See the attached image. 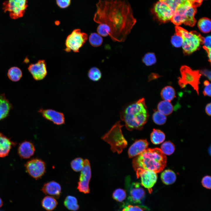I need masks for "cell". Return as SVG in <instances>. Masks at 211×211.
<instances>
[{"label": "cell", "instance_id": "6da1fadb", "mask_svg": "<svg viewBox=\"0 0 211 211\" xmlns=\"http://www.w3.org/2000/svg\"><path fill=\"white\" fill-rule=\"evenodd\" d=\"M96 5L94 21L109 27L113 41L124 42L137 22L128 0H99Z\"/></svg>", "mask_w": 211, "mask_h": 211}, {"label": "cell", "instance_id": "7a4b0ae2", "mask_svg": "<svg viewBox=\"0 0 211 211\" xmlns=\"http://www.w3.org/2000/svg\"><path fill=\"white\" fill-rule=\"evenodd\" d=\"M149 117V112L144 98L125 106L120 113V119L125 122L127 129L130 131L142 130Z\"/></svg>", "mask_w": 211, "mask_h": 211}, {"label": "cell", "instance_id": "3957f363", "mask_svg": "<svg viewBox=\"0 0 211 211\" xmlns=\"http://www.w3.org/2000/svg\"><path fill=\"white\" fill-rule=\"evenodd\" d=\"M166 157L160 149L148 148L135 156L132 164L135 171L141 168L157 173L163 170L166 166Z\"/></svg>", "mask_w": 211, "mask_h": 211}, {"label": "cell", "instance_id": "277c9868", "mask_svg": "<svg viewBox=\"0 0 211 211\" xmlns=\"http://www.w3.org/2000/svg\"><path fill=\"white\" fill-rule=\"evenodd\" d=\"M196 12V8L193 6L189 1L186 0L176 9L171 20L176 26L183 23L192 27L196 22L195 18Z\"/></svg>", "mask_w": 211, "mask_h": 211}, {"label": "cell", "instance_id": "5b68a950", "mask_svg": "<svg viewBox=\"0 0 211 211\" xmlns=\"http://www.w3.org/2000/svg\"><path fill=\"white\" fill-rule=\"evenodd\" d=\"M176 33L181 36L183 40L182 47L186 55H190L198 49L203 44L204 38L195 31L188 32L178 26L175 27Z\"/></svg>", "mask_w": 211, "mask_h": 211}, {"label": "cell", "instance_id": "8992f818", "mask_svg": "<svg viewBox=\"0 0 211 211\" xmlns=\"http://www.w3.org/2000/svg\"><path fill=\"white\" fill-rule=\"evenodd\" d=\"M120 121L117 122L101 139L108 143L111 146V149L113 152L118 154L122 152L127 145V142L122 133Z\"/></svg>", "mask_w": 211, "mask_h": 211}, {"label": "cell", "instance_id": "52a82bcc", "mask_svg": "<svg viewBox=\"0 0 211 211\" xmlns=\"http://www.w3.org/2000/svg\"><path fill=\"white\" fill-rule=\"evenodd\" d=\"M181 77L178 78V84L181 88L187 84L190 85L199 95V85L201 75L198 70H193L186 66H182L180 69Z\"/></svg>", "mask_w": 211, "mask_h": 211}, {"label": "cell", "instance_id": "ba28073f", "mask_svg": "<svg viewBox=\"0 0 211 211\" xmlns=\"http://www.w3.org/2000/svg\"><path fill=\"white\" fill-rule=\"evenodd\" d=\"M3 4L4 11H8L11 18L15 19L23 16L28 6V0H8Z\"/></svg>", "mask_w": 211, "mask_h": 211}, {"label": "cell", "instance_id": "9c48e42d", "mask_svg": "<svg viewBox=\"0 0 211 211\" xmlns=\"http://www.w3.org/2000/svg\"><path fill=\"white\" fill-rule=\"evenodd\" d=\"M88 38L87 34L81 32L79 29H76L67 37L65 42L67 52L72 50L74 52H79V49L85 43Z\"/></svg>", "mask_w": 211, "mask_h": 211}, {"label": "cell", "instance_id": "30bf717a", "mask_svg": "<svg viewBox=\"0 0 211 211\" xmlns=\"http://www.w3.org/2000/svg\"><path fill=\"white\" fill-rule=\"evenodd\" d=\"M151 12L157 19L162 23L171 20L174 13L168 5L160 0L155 4Z\"/></svg>", "mask_w": 211, "mask_h": 211}, {"label": "cell", "instance_id": "8fae6325", "mask_svg": "<svg viewBox=\"0 0 211 211\" xmlns=\"http://www.w3.org/2000/svg\"><path fill=\"white\" fill-rule=\"evenodd\" d=\"M135 171L137 178H141V185L146 188L149 193L151 194L152 192V188L157 181V173L150 170L141 168H137Z\"/></svg>", "mask_w": 211, "mask_h": 211}, {"label": "cell", "instance_id": "7c38bea8", "mask_svg": "<svg viewBox=\"0 0 211 211\" xmlns=\"http://www.w3.org/2000/svg\"><path fill=\"white\" fill-rule=\"evenodd\" d=\"M46 164L42 160L36 158L28 161L25 164L26 171L36 179L41 178L46 171Z\"/></svg>", "mask_w": 211, "mask_h": 211}, {"label": "cell", "instance_id": "4fadbf2b", "mask_svg": "<svg viewBox=\"0 0 211 211\" xmlns=\"http://www.w3.org/2000/svg\"><path fill=\"white\" fill-rule=\"evenodd\" d=\"M91 170L89 161L87 159L84 160V166L81 171L77 189L81 192L85 194L90 192L89 183L91 177Z\"/></svg>", "mask_w": 211, "mask_h": 211}, {"label": "cell", "instance_id": "5bb4252c", "mask_svg": "<svg viewBox=\"0 0 211 211\" xmlns=\"http://www.w3.org/2000/svg\"><path fill=\"white\" fill-rule=\"evenodd\" d=\"M28 69L34 79L37 81L43 79L47 73L46 63L44 60H40L35 64H31Z\"/></svg>", "mask_w": 211, "mask_h": 211}, {"label": "cell", "instance_id": "9a60e30c", "mask_svg": "<svg viewBox=\"0 0 211 211\" xmlns=\"http://www.w3.org/2000/svg\"><path fill=\"white\" fill-rule=\"evenodd\" d=\"M38 112L45 119L53 122L54 124L60 125L64 124L65 118L63 113L52 109H40Z\"/></svg>", "mask_w": 211, "mask_h": 211}, {"label": "cell", "instance_id": "2e32d148", "mask_svg": "<svg viewBox=\"0 0 211 211\" xmlns=\"http://www.w3.org/2000/svg\"><path fill=\"white\" fill-rule=\"evenodd\" d=\"M129 199L135 203H140L144 197L145 192L138 182H132L129 190Z\"/></svg>", "mask_w": 211, "mask_h": 211}, {"label": "cell", "instance_id": "e0dca14e", "mask_svg": "<svg viewBox=\"0 0 211 211\" xmlns=\"http://www.w3.org/2000/svg\"><path fill=\"white\" fill-rule=\"evenodd\" d=\"M148 145L149 143L146 139L135 141L128 149L129 157L132 158L139 155L147 149Z\"/></svg>", "mask_w": 211, "mask_h": 211}, {"label": "cell", "instance_id": "ac0fdd59", "mask_svg": "<svg viewBox=\"0 0 211 211\" xmlns=\"http://www.w3.org/2000/svg\"><path fill=\"white\" fill-rule=\"evenodd\" d=\"M42 190L45 194L51 195L55 198H59L61 193V187L57 182L51 181L44 185Z\"/></svg>", "mask_w": 211, "mask_h": 211}, {"label": "cell", "instance_id": "d6986e66", "mask_svg": "<svg viewBox=\"0 0 211 211\" xmlns=\"http://www.w3.org/2000/svg\"><path fill=\"white\" fill-rule=\"evenodd\" d=\"M35 148L33 144L28 141H25L20 144L18 148V153L21 158L27 159L34 154Z\"/></svg>", "mask_w": 211, "mask_h": 211}, {"label": "cell", "instance_id": "ffe728a7", "mask_svg": "<svg viewBox=\"0 0 211 211\" xmlns=\"http://www.w3.org/2000/svg\"><path fill=\"white\" fill-rule=\"evenodd\" d=\"M15 143L0 132V157L7 156Z\"/></svg>", "mask_w": 211, "mask_h": 211}, {"label": "cell", "instance_id": "44dd1931", "mask_svg": "<svg viewBox=\"0 0 211 211\" xmlns=\"http://www.w3.org/2000/svg\"><path fill=\"white\" fill-rule=\"evenodd\" d=\"M12 108L11 104L5 94H0V121L8 116Z\"/></svg>", "mask_w": 211, "mask_h": 211}, {"label": "cell", "instance_id": "7402d4cb", "mask_svg": "<svg viewBox=\"0 0 211 211\" xmlns=\"http://www.w3.org/2000/svg\"><path fill=\"white\" fill-rule=\"evenodd\" d=\"M58 204L55 198L50 196H47L43 198L41 201L42 207L48 211L54 210Z\"/></svg>", "mask_w": 211, "mask_h": 211}, {"label": "cell", "instance_id": "603a6c76", "mask_svg": "<svg viewBox=\"0 0 211 211\" xmlns=\"http://www.w3.org/2000/svg\"><path fill=\"white\" fill-rule=\"evenodd\" d=\"M157 108L158 111L165 116L170 115L173 110V106L170 102L164 100L159 103Z\"/></svg>", "mask_w": 211, "mask_h": 211}, {"label": "cell", "instance_id": "cb8c5ba5", "mask_svg": "<svg viewBox=\"0 0 211 211\" xmlns=\"http://www.w3.org/2000/svg\"><path fill=\"white\" fill-rule=\"evenodd\" d=\"M162 98L164 101L171 102L176 97V92L174 89L171 86H167L162 89L161 92Z\"/></svg>", "mask_w": 211, "mask_h": 211}, {"label": "cell", "instance_id": "d4e9b609", "mask_svg": "<svg viewBox=\"0 0 211 211\" xmlns=\"http://www.w3.org/2000/svg\"><path fill=\"white\" fill-rule=\"evenodd\" d=\"M161 178L163 182L166 185H170L173 183L176 179L175 173L170 170H166L162 172Z\"/></svg>", "mask_w": 211, "mask_h": 211}, {"label": "cell", "instance_id": "484cf974", "mask_svg": "<svg viewBox=\"0 0 211 211\" xmlns=\"http://www.w3.org/2000/svg\"><path fill=\"white\" fill-rule=\"evenodd\" d=\"M65 206L69 210L76 211L79 208V205L76 198L73 196L68 195L64 202Z\"/></svg>", "mask_w": 211, "mask_h": 211}, {"label": "cell", "instance_id": "4316f807", "mask_svg": "<svg viewBox=\"0 0 211 211\" xmlns=\"http://www.w3.org/2000/svg\"><path fill=\"white\" fill-rule=\"evenodd\" d=\"M165 135L164 133L160 130L154 129L150 135L152 142L155 144L162 143L164 140Z\"/></svg>", "mask_w": 211, "mask_h": 211}, {"label": "cell", "instance_id": "83f0119b", "mask_svg": "<svg viewBox=\"0 0 211 211\" xmlns=\"http://www.w3.org/2000/svg\"><path fill=\"white\" fill-rule=\"evenodd\" d=\"M7 75L10 80L16 82L20 79L22 76V73L19 68L13 67L9 69Z\"/></svg>", "mask_w": 211, "mask_h": 211}, {"label": "cell", "instance_id": "f1b7e54d", "mask_svg": "<svg viewBox=\"0 0 211 211\" xmlns=\"http://www.w3.org/2000/svg\"><path fill=\"white\" fill-rule=\"evenodd\" d=\"M198 26L200 30L204 33L210 32L211 29V22L210 19L206 17L200 19L198 23Z\"/></svg>", "mask_w": 211, "mask_h": 211}, {"label": "cell", "instance_id": "f546056e", "mask_svg": "<svg viewBox=\"0 0 211 211\" xmlns=\"http://www.w3.org/2000/svg\"><path fill=\"white\" fill-rule=\"evenodd\" d=\"M89 40L90 44L95 47H99L103 42V39L101 36L95 33H91L90 35Z\"/></svg>", "mask_w": 211, "mask_h": 211}, {"label": "cell", "instance_id": "4dcf8cb0", "mask_svg": "<svg viewBox=\"0 0 211 211\" xmlns=\"http://www.w3.org/2000/svg\"><path fill=\"white\" fill-rule=\"evenodd\" d=\"M89 79L95 81L99 80L102 77V74L100 70L98 68L93 67L91 68L88 73Z\"/></svg>", "mask_w": 211, "mask_h": 211}, {"label": "cell", "instance_id": "1f68e13d", "mask_svg": "<svg viewBox=\"0 0 211 211\" xmlns=\"http://www.w3.org/2000/svg\"><path fill=\"white\" fill-rule=\"evenodd\" d=\"M175 149L174 144L171 142L168 141L162 144L160 149L164 154L169 155L173 153Z\"/></svg>", "mask_w": 211, "mask_h": 211}, {"label": "cell", "instance_id": "d6a6232c", "mask_svg": "<svg viewBox=\"0 0 211 211\" xmlns=\"http://www.w3.org/2000/svg\"><path fill=\"white\" fill-rule=\"evenodd\" d=\"M152 120L156 124L159 125H162L166 123L167 118L165 115L157 110L155 111L153 113L152 115Z\"/></svg>", "mask_w": 211, "mask_h": 211}, {"label": "cell", "instance_id": "836d02e7", "mask_svg": "<svg viewBox=\"0 0 211 211\" xmlns=\"http://www.w3.org/2000/svg\"><path fill=\"white\" fill-rule=\"evenodd\" d=\"M84 160L81 158L77 157L72 160L71 166L72 169L76 172L81 171L84 166Z\"/></svg>", "mask_w": 211, "mask_h": 211}, {"label": "cell", "instance_id": "e575fe53", "mask_svg": "<svg viewBox=\"0 0 211 211\" xmlns=\"http://www.w3.org/2000/svg\"><path fill=\"white\" fill-rule=\"evenodd\" d=\"M156 61V56L152 52H148L142 58V62L146 66H152L155 64Z\"/></svg>", "mask_w": 211, "mask_h": 211}, {"label": "cell", "instance_id": "d590c367", "mask_svg": "<svg viewBox=\"0 0 211 211\" xmlns=\"http://www.w3.org/2000/svg\"><path fill=\"white\" fill-rule=\"evenodd\" d=\"M126 197V191L120 188L115 190L112 194L113 199L119 202L123 201L125 199Z\"/></svg>", "mask_w": 211, "mask_h": 211}, {"label": "cell", "instance_id": "8d00e7d4", "mask_svg": "<svg viewBox=\"0 0 211 211\" xmlns=\"http://www.w3.org/2000/svg\"><path fill=\"white\" fill-rule=\"evenodd\" d=\"M97 31L98 34L101 36L105 37L109 35L110 30L109 27L107 25L101 23L98 25Z\"/></svg>", "mask_w": 211, "mask_h": 211}, {"label": "cell", "instance_id": "74e56055", "mask_svg": "<svg viewBox=\"0 0 211 211\" xmlns=\"http://www.w3.org/2000/svg\"><path fill=\"white\" fill-rule=\"evenodd\" d=\"M182 38L179 35L176 33L171 38V42L172 45L176 47H181L183 43Z\"/></svg>", "mask_w": 211, "mask_h": 211}, {"label": "cell", "instance_id": "f35d334b", "mask_svg": "<svg viewBox=\"0 0 211 211\" xmlns=\"http://www.w3.org/2000/svg\"><path fill=\"white\" fill-rule=\"evenodd\" d=\"M166 4L174 11L178 6L186 0H160Z\"/></svg>", "mask_w": 211, "mask_h": 211}, {"label": "cell", "instance_id": "ab89813d", "mask_svg": "<svg viewBox=\"0 0 211 211\" xmlns=\"http://www.w3.org/2000/svg\"><path fill=\"white\" fill-rule=\"evenodd\" d=\"M205 87L203 91V94L205 96H211V84L207 80H205L204 82Z\"/></svg>", "mask_w": 211, "mask_h": 211}, {"label": "cell", "instance_id": "60d3db41", "mask_svg": "<svg viewBox=\"0 0 211 211\" xmlns=\"http://www.w3.org/2000/svg\"><path fill=\"white\" fill-rule=\"evenodd\" d=\"M211 178L210 176H207L204 177L202 180V184L205 188L208 189H211Z\"/></svg>", "mask_w": 211, "mask_h": 211}, {"label": "cell", "instance_id": "b9f144b4", "mask_svg": "<svg viewBox=\"0 0 211 211\" xmlns=\"http://www.w3.org/2000/svg\"><path fill=\"white\" fill-rule=\"evenodd\" d=\"M122 211H144L141 207L137 206L129 205L125 207Z\"/></svg>", "mask_w": 211, "mask_h": 211}, {"label": "cell", "instance_id": "7bdbcfd3", "mask_svg": "<svg viewBox=\"0 0 211 211\" xmlns=\"http://www.w3.org/2000/svg\"><path fill=\"white\" fill-rule=\"evenodd\" d=\"M70 2L71 0H56L57 4L61 8L68 7L70 5Z\"/></svg>", "mask_w": 211, "mask_h": 211}, {"label": "cell", "instance_id": "ee69618b", "mask_svg": "<svg viewBox=\"0 0 211 211\" xmlns=\"http://www.w3.org/2000/svg\"><path fill=\"white\" fill-rule=\"evenodd\" d=\"M211 36H207L204 38L203 44H204L203 47L208 49H211Z\"/></svg>", "mask_w": 211, "mask_h": 211}, {"label": "cell", "instance_id": "f6af8a7d", "mask_svg": "<svg viewBox=\"0 0 211 211\" xmlns=\"http://www.w3.org/2000/svg\"><path fill=\"white\" fill-rule=\"evenodd\" d=\"M203 74L207 77L210 81L211 80V72L207 70H204L202 72Z\"/></svg>", "mask_w": 211, "mask_h": 211}, {"label": "cell", "instance_id": "bcb514c9", "mask_svg": "<svg viewBox=\"0 0 211 211\" xmlns=\"http://www.w3.org/2000/svg\"><path fill=\"white\" fill-rule=\"evenodd\" d=\"M211 103H208L205 108L206 113L208 115L210 116L211 115Z\"/></svg>", "mask_w": 211, "mask_h": 211}, {"label": "cell", "instance_id": "7dc6e473", "mask_svg": "<svg viewBox=\"0 0 211 211\" xmlns=\"http://www.w3.org/2000/svg\"><path fill=\"white\" fill-rule=\"evenodd\" d=\"M203 48L207 52L209 59V61L210 62L211 58V49H208L203 47Z\"/></svg>", "mask_w": 211, "mask_h": 211}, {"label": "cell", "instance_id": "c3c4849f", "mask_svg": "<svg viewBox=\"0 0 211 211\" xmlns=\"http://www.w3.org/2000/svg\"><path fill=\"white\" fill-rule=\"evenodd\" d=\"M158 77L157 74H152L149 76V81H151L152 79H156Z\"/></svg>", "mask_w": 211, "mask_h": 211}, {"label": "cell", "instance_id": "681fc988", "mask_svg": "<svg viewBox=\"0 0 211 211\" xmlns=\"http://www.w3.org/2000/svg\"><path fill=\"white\" fill-rule=\"evenodd\" d=\"M3 205V202L1 199L0 198V207H1Z\"/></svg>", "mask_w": 211, "mask_h": 211}, {"label": "cell", "instance_id": "f907efd6", "mask_svg": "<svg viewBox=\"0 0 211 211\" xmlns=\"http://www.w3.org/2000/svg\"><path fill=\"white\" fill-rule=\"evenodd\" d=\"M0 211H1V210H0Z\"/></svg>", "mask_w": 211, "mask_h": 211}]
</instances>
